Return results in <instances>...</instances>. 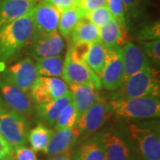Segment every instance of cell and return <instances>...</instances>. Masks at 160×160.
I'll list each match as a JSON object with an SVG mask.
<instances>
[{"instance_id":"5bb4252c","label":"cell","mask_w":160,"mask_h":160,"mask_svg":"<svg viewBox=\"0 0 160 160\" xmlns=\"http://www.w3.org/2000/svg\"><path fill=\"white\" fill-rule=\"evenodd\" d=\"M97 141L102 147L105 160H133L129 146L117 132H103Z\"/></svg>"},{"instance_id":"5b68a950","label":"cell","mask_w":160,"mask_h":160,"mask_svg":"<svg viewBox=\"0 0 160 160\" xmlns=\"http://www.w3.org/2000/svg\"><path fill=\"white\" fill-rule=\"evenodd\" d=\"M62 78L67 84L89 86L98 91L102 87L100 78L89 68L84 59L76 54L70 45L64 59Z\"/></svg>"},{"instance_id":"277c9868","label":"cell","mask_w":160,"mask_h":160,"mask_svg":"<svg viewBox=\"0 0 160 160\" xmlns=\"http://www.w3.org/2000/svg\"><path fill=\"white\" fill-rule=\"evenodd\" d=\"M132 140L138 144L143 160H160V134L158 122L133 123L128 126Z\"/></svg>"},{"instance_id":"7c38bea8","label":"cell","mask_w":160,"mask_h":160,"mask_svg":"<svg viewBox=\"0 0 160 160\" xmlns=\"http://www.w3.org/2000/svg\"><path fill=\"white\" fill-rule=\"evenodd\" d=\"M27 46H29V54L35 59H39L62 55L65 44L58 31L50 34H38L36 32Z\"/></svg>"},{"instance_id":"d6986e66","label":"cell","mask_w":160,"mask_h":160,"mask_svg":"<svg viewBox=\"0 0 160 160\" xmlns=\"http://www.w3.org/2000/svg\"><path fill=\"white\" fill-rule=\"evenodd\" d=\"M69 92L71 93L72 102L74 104L78 118L86 112L100 97L98 90L89 86L75 84H67Z\"/></svg>"},{"instance_id":"d590c367","label":"cell","mask_w":160,"mask_h":160,"mask_svg":"<svg viewBox=\"0 0 160 160\" xmlns=\"http://www.w3.org/2000/svg\"><path fill=\"white\" fill-rule=\"evenodd\" d=\"M126 11H134L141 4L142 0H122Z\"/></svg>"},{"instance_id":"8992f818","label":"cell","mask_w":160,"mask_h":160,"mask_svg":"<svg viewBox=\"0 0 160 160\" xmlns=\"http://www.w3.org/2000/svg\"><path fill=\"white\" fill-rule=\"evenodd\" d=\"M0 135L12 149L25 145L29 135L26 118L8 108L0 107Z\"/></svg>"},{"instance_id":"1f68e13d","label":"cell","mask_w":160,"mask_h":160,"mask_svg":"<svg viewBox=\"0 0 160 160\" xmlns=\"http://www.w3.org/2000/svg\"><path fill=\"white\" fill-rule=\"evenodd\" d=\"M13 155L15 156V160H38L34 150L24 145L13 149Z\"/></svg>"},{"instance_id":"74e56055","label":"cell","mask_w":160,"mask_h":160,"mask_svg":"<svg viewBox=\"0 0 160 160\" xmlns=\"http://www.w3.org/2000/svg\"><path fill=\"white\" fill-rule=\"evenodd\" d=\"M1 104H2V102H1V99H0V107H2V106H1Z\"/></svg>"},{"instance_id":"ffe728a7","label":"cell","mask_w":160,"mask_h":160,"mask_svg":"<svg viewBox=\"0 0 160 160\" xmlns=\"http://www.w3.org/2000/svg\"><path fill=\"white\" fill-rule=\"evenodd\" d=\"M71 102L72 97L69 91L62 97L58 98L52 102L38 105V115L40 120L47 126H53L63 109Z\"/></svg>"},{"instance_id":"30bf717a","label":"cell","mask_w":160,"mask_h":160,"mask_svg":"<svg viewBox=\"0 0 160 160\" xmlns=\"http://www.w3.org/2000/svg\"><path fill=\"white\" fill-rule=\"evenodd\" d=\"M0 92L8 109L25 118L32 114L35 102L30 94L12 84L4 77L0 79Z\"/></svg>"},{"instance_id":"83f0119b","label":"cell","mask_w":160,"mask_h":160,"mask_svg":"<svg viewBox=\"0 0 160 160\" xmlns=\"http://www.w3.org/2000/svg\"><path fill=\"white\" fill-rule=\"evenodd\" d=\"M85 19L100 29L109 22L110 20H112L113 16L110 13L109 8L104 6L89 12H86L85 14Z\"/></svg>"},{"instance_id":"3957f363","label":"cell","mask_w":160,"mask_h":160,"mask_svg":"<svg viewBox=\"0 0 160 160\" xmlns=\"http://www.w3.org/2000/svg\"><path fill=\"white\" fill-rule=\"evenodd\" d=\"M158 73L150 66L125 79L116 97H159Z\"/></svg>"},{"instance_id":"e575fe53","label":"cell","mask_w":160,"mask_h":160,"mask_svg":"<svg viewBox=\"0 0 160 160\" xmlns=\"http://www.w3.org/2000/svg\"><path fill=\"white\" fill-rule=\"evenodd\" d=\"M13 156V149L0 135V160H7Z\"/></svg>"},{"instance_id":"f546056e","label":"cell","mask_w":160,"mask_h":160,"mask_svg":"<svg viewBox=\"0 0 160 160\" xmlns=\"http://www.w3.org/2000/svg\"><path fill=\"white\" fill-rule=\"evenodd\" d=\"M160 37L159 22L144 26L138 34V39L142 42L158 39Z\"/></svg>"},{"instance_id":"d6a6232c","label":"cell","mask_w":160,"mask_h":160,"mask_svg":"<svg viewBox=\"0 0 160 160\" xmlns=\"http://www.w3.org/2000/svg\"><path fill=\"white\" fill-rule=\"evenodd\" d=\"M45 1L51 4L52 6L56 7L61 11L72 7H78L80 6V2H81V0H45Z\"/></svg>"},{"instance_id":"d4e9b609","label":"cell","mask_w":160,"mask_h":160,"mask_svg":"<svg viewBox=\"0 0 160 160\" xmlns=\"http://www.w3.org/2000/svg\"><path fill=\"white\" fill-rule=\"evenodd\" d=\"M53 132H54L45 125H38L29 132L28 135L31 149L35 152H45Z\"/></svg>"},{"instance_id":"f35d334b","label":"cell","mask_w":160,"mask_h":160,"mask_svg":"<svg viewBox=\"0 0 160 160\" xmlns=\"http://www.w3.org/2000/svg\"><path fill=\"white\" fill-rule=\"evenodd\" d=\"M7 160H15V159H12V158H10V159H7Z\"/></svg>"},{"instance_id":"4316f807","label":"cell","mask_w":160,"mask_h":160,"mask_svg":"<svg viewBox=\"0 0 160 160\" xmlns=\"http://www.w3.org/2000/svg\"><path fill=\"white\" fill-rule=\"evenodd\" d=\"M77 120H78V113L74 104L71 102L63 109L61 114L59 115L53 125L54 129L55 131H59L62 129L74 127L76 126Z\"/></svg>"},{"instance_id":"f1b7e54d","label":"cell","mask_w":160,"mask_h":160,"mask_svg":"<svg viewBox=\"0 0 160 160\" xmlns=\"http://www.w3.org/2000/svg\"><path fill=\"white\" fill-rule=\"evenodd\" d=\"M106 6L109 8L110 13L115 20H117L120 24L126 26V10L122 0H107Z\"/></svg>"},{"instance_id":"52a82bcc","label":"cell","mask_w":160,"mask_h":160,"mask_svg":"<svg viewBox=\"0 0 160 160\" xmlns=\"http://www.w3.org/2000/svg\"><path fill=\"white\" fill-rule=\"evenodd\" d=\"M105 50L106 62L100 79L102 86L107 91L113 92L119 89L125 81L121 47L105 48Z\"/></svg>"},{"instance_id":"484cf974","label":"cell","mask_w":160,"mask_h":160,"mask_svg":"<svg viewBox=\"0 0 160 160\" xmlns=\"http://www.w3.org/2000/svg\"><path fill=\"white\" fill-rule=\"evenodd\" d=\"M72 160H105L102 147L98 141H91L83 144L78 149Z\"/></svg>"},{"instance_id":"cb8c5ba5","label":"cell","mask_w":160,"mask_h":160,"mask_svg":"<svg viewBox=\"0 0 160 160\" xmlns=\"http://www.w3.org/2000/svg\"><path fill=\"white\" fill-rule=\"evenodd\" d=\"M84 61L89 68L100 78L106 62V50L100 43L90 44Z\"/></svg>"},{"instance_id":"44dd1931","label":"cell","mask_w":160,"mask_h":160,"mask_svg":"<svg viewBox=\"0 0 160 160\" xmlns=\"http://www.w3.org/2000/svg\"><path fill=\"white\" fill-rule=\"evenodd\" d=\"M71 44H92L100 43L99 28L88 22L85 18L81 19L71 33Z\"/></svg>"},{"instance_id":"7402d4cb","label":"cell","mask_w":160,"mask_h":160,"mask_svg":"<svg viewBox=\"0 0 160 160\" xmlns=\"http://www.w3.org/2000/svg\"><path fill=\"white\" fill-rule=\"evenodd\" d=\"M83 18H85V12L82 11L79 6L62 11L58 25L60 35L65 38H70L75 27Z\"/></svg>"},{"instance_id":"603a6c76","label":"cell","mask_w":160,"mask_h":160,"mask_svg":"<svg viewBox=\"0 0 160 160\" xmlns=\"http://www.w3.org/2000/svg\"><path fill=\"white\" fill-rule=\"evenodd\" d=\"M35 60L40 77L60 78H62L63 63H64L62 55L39 58Z\"/></svg>"},{"instance_id":"ac0fdd59","label":"cell","mask_w":160,"mask_h":160,"mask_svg":"<svg viewBox=\"0 0 160 160\" xmlns=\"http://www.w3.org/2000/svg\"><path fill=\"white\" fill-rule=\"evenodd\" d=\"M80 135L81 132L76 126L56 131L53 132L45 153L48 156L54 157L56 155L68 152L78 142Z\"/></svg>"},{"instance_id":"ba28073f","label":"cell","mask_w":160,"mask_h":160,"mask_svg":"<svg viewBox=\"0 0 160 160\" xmlns=\"http://www.w3.org/2000/svg\"><path fill=\"white\" fill-rule=\"evenodd\" d=\"M112 114L109 103L99 97L91 108L78 118L75 126L81 134H92L110 118Z\"/></svg>"},{"instance_id":"8fae6325","label":"cell","mask_w":160,"mask_h":160,"mask_svg":"<svg viewBox=\"0 0 160 160\" xmlns=\"http://www.w3.org/2000/svg\"><path fill=\"white\" fill-rule=\"evenodd\" d=\"M69 92L67 83L60 78L38 77L29 92L38 105L52 102Z\"/></svg>"},{"instance_id":"6da1fadb","label":"cell","mask_w":160,"mask_h":160,"mask_svg":"<svg viewBox=\"0 0 160 160\" xmlns=\"http://www.w3.org/2000/svg\"><path fill=\"white\" fill-rule=\"evenodd\" d=\"M31 11L0 28V62L16 56L36 35Z\"/></svg>"},{"instance_id":"836d02e7","label":"cell","mask_w":160,"mask_h":160,"mask_svg":"<svg viewBox=\"0 0 160 160\" xmlns=\"http://www.w3.org/2000/svg\"><path fill=\"white\" fill-rule=\"evenodd\" d=\"M106 1L107 0H81L79 7L86 14V12L106 6Z\"/></svg>"},{"instance_id":"8d00e7d4","label":"cell","mask_w":160,"mask_h":160,"mask_svg":"<svg viewBox=\"0 0 160 160\" xmlns=\"http://www.w3.org/2000/svg\"><path fill=\"white\" fill-rule=\"evenodd\" d=\"M49 160H72L71 159V156H70V151L68 152H64L62 154L56 155L54 157H52L51 159Z\"/></svg>"},{"instance_id":"7a4b0ae2","label":"cell","mask_w":160,"mask_h":160,"mask_svg":"<svg viewBox=\"0 0 160 160\" xmlns=\"http://www.w3.org/2000/svg\"><path fill=\"white\" fill-rule=\"evenodd\" d=\"M112 113L130 119H151L160 115L159 97H115L109 102Z\"/></svg>"},{"instance_id":"4fadbf2b","label":"cell","mask_w":160,"mask_h":160,"mask_svg":"<svg viewBox=\"0 0 160 160\" xmlns=\"http://www.w3.org/2000/svg\"><path fill=\"white\" fill-rule=\"evenodd\" d=\"M61 12V10L45 0L37 4L31 10L37 33L50 34L57 31Z\"/></svg>"},{"instance_id":"4dcf8cb0","label":"cell","mask_w":160,"mask_h":160,"mask_svg":"<svg viewBox=\"0 0 160 160\" xmlns=\"http://www.w3.org/2000/svg\"><path fill=\"white\" fill-rule=\"evenodd\" d=\"M142 51L146 54V56L155 62L159 63L160 61V40L155 39L150 41L142 42Z\"/></svg>"},{"instance_id":"e0dca14e","label":"cell","mask_w":160,"mask_h":160,"mask_svg":"<svg viewBox=\"0 0 160 160\" xmlns=\"http://www.w3.org/2000/svg\"><path fill=\"white\" fill-rule=\"evenodd\" d=\"M38 0H0V28L31 11Z\"/></svg>"},{"instance_id":"9a60e30c","label":"cell","mask_w":160,"mask_h":160,"mask_svg":"<svg viewBox=\"0 0 160 160\" xmlns=\"http://www.w3.org/2000/svg\"><path fill=\"white\" fill-rule=\"evenodd\" d=\"M121 53L124 65L125 79L149 67V58L146 56L142 49L134 43L128 42L126 45L121 46Z\"/></svg>"},{"instance_id":"2e32d148","label":"cell","mask_w":160,"mask_h":160,"mask_svg":"<svg viewBox=\"0 0 160 160\" xmlns=\"http://www.w3.org/2000/svg\"><path fill=\"white\" fill-rule=\"evenodd\" d=\"M100 44L104 48L121 47L128 43L126 26L120 24L114 18L99 29Z\"/></svg>"},{"instance_id":"9c48e42d","label":"cell","mask_w":160,"mask_h":160,"mask_svg":"<svg viewBox=\"0 0 160 160\" xmlns=\"http://www.w3.org/2000/svg\"><path fill=\"white\" fill-rule=\"evenodd\" d=\"M3 77L22 91L29 93L39 74L32 58L26 57L6 69Z\"/></svg>"}]
</instances>
